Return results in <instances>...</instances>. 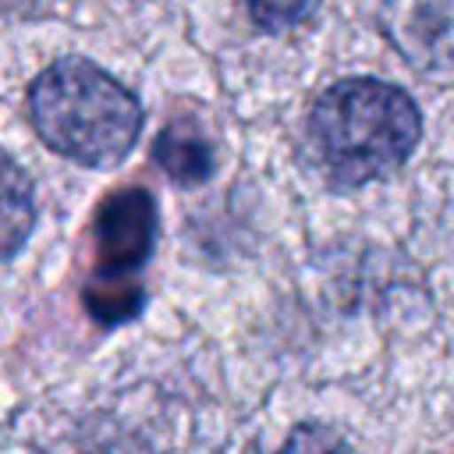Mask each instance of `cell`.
<instances>
[{"mask_svg": "<svg viewBox=\"0 0 454 454\" xmlns=\"http://www.w3.org/2000/svg\"><path fill=\"white\" fill-rule=\"evenodd\" d=\"M277 454H355V450L337 429L319 426V422H301L287 433V440L277 447Z\"/></svg>", "mask_w": 454, "mask_h": 454, "instance_id": "obj_8", "label": "cell"}, {"mask_svg": "<svg viewBox=\"0 0 454 454\" xmlns=\"http://www.w3.org/2000/svg\"><path fill=\"white\" fill-rule=\"evenodd\" d=\"M252 21L262 32H291L298 25H305L323 0H245Z\"/></svg>", "mask_w": 454, "mask_h": 454, "instance_id": "obj_7", "label": "cell"}, {"mask_svg": "<svg viewBox=\"0 0 454 454\" xmlns=\"http://www.w3.org/2000/svg\"><path fill=\"white\" fill-rule=\"evenodd\" d=\"M35 227V192L28 174L0 149V262L11 259Z\"/></svg>", "mask_w": 454, "mask_h": 454, "instance_id": "obj_5", "label": "cell"}, {"mask_svg": "<svg viewBox=\"0 0 454 454\" xmlns=\"http://www.w3.org/2000/svg\"><path fill=\"white\" fill-rule=\"evenodd\" d=\"M380 28L419 71H454V0H380Z\"/></svg>", "mask_w": 454, "mask_h": 454, "instance_id": "obj_4", "label": "cell"}, {"mask_svg": "<svg viewBox=\"0 0 454 454\" xmlns=\"http://www.w3.org/2000/svg\"><path fill=\"white\" fill-rule=\"evenodd\" d=\"M160 238V213L145 188H121L103 199L92 216V245L96 270L85 287L89 312L114 326L142 309V291L135 287V273L145 266Z\"/></svg>", "mask_w": 454, "mask_h": 454, "instance_id": "obj_3", "label": "cell"}, {"mask_svg": "<svg viewBox=\"0 0 454 454\" xmlns=\"http://www.w3.org/2000/svg\"><path fill=\"white\" fill-rule=\"evenodd\" d=\"M153 160L177 184H202L213 174V145L192 124H167L153 145Z\"/></svg>", "mask_w": 454, "mask_h": 454, "instance_id": "obj_6", "label": "cell"}, {"mask_svg": "<svg viewBox=\"0 0 454 454\" xmlns=\"http://www.w3.org/2000/svg\"><path fill=\"white\" fill-rule=\"evenodd\" d=\"M35 135L82 167L121 163L142 131L138 99L85 57L53 60L28 89Z\"/></svg>", "mask_w": 454, "mask_h": 454, "instance_id": "obj_2", "label": "cell"}, {"mask_svg": "<svg viewBox=\"0 0 454 454\" xmlns=\"http://www.w3.org/2000/svg\"><path fill=\"white\" fill-rule=\"evenodd\" d=\"M422 135L415 99L383 78H340L309 114V142L337 188L394 174Z\"/></svg>", "mask_w": 454, "mask_h": 454, "instance_id": "obj_1", "label": "cell"}]
</instances>
